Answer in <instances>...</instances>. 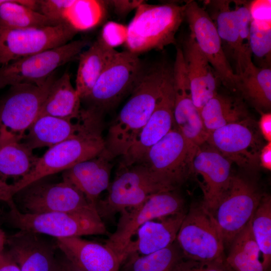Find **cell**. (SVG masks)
Instances as JSON below:
<instances>
[{"instance_id":"cell-1","label":"cell","mask_w":271,"mask_h":271,"mask_svg":"<svg viewBox=\"0 0 271 271\" xmlns=\"http://www.w3.org/2000/svg\"><path fill=\"white\" fill-rule=\"evenodd\" d=\"M172 76V70L164 65L145 70L104 140L105 149L113 158L126 154L154 112Z\"/></svg>"},{"instance_id":"cell-2","label":"cell","mask_w":271,"mask_h":271,"mask_svg":"<svg viewBox=\"0 0 271 271\" xmlns=\"http://www.w3.org/2000/svg\"><path fill=\"white\" fill-rule=\"evenodd\" d=\"M102 122L95 124L77 136L53 146L38 160L26 176L12 184L0 183V200L8 202L28 185L90 159L105 148Z\"/></svg>"},{"instance_id":"cell-3","label":"cell","mask_w":271,"mask_h":271,"mask_svg":"<svg viewBox=\"0 0 271 271\" xmlns=\"http://www.w3.org/2000/svg\"><path fill=\"white\" fill-rule=\"evenodd\" d=\"M184 12L185 5L141 4L126 29V50L139 55L175 44Z\"/></svg>"},{"instance_id":"cell-4","label":"cell","mask_w":271,"mask_h":271,"mask_svg":"<svg viewBox=\"0 0 271 271\" xmlns=\"http://www.w3.org/2000/svg\"><path fill=\"white\" fill-rule=\"evenodd\" d=\"M10 208L7 217L19 230L28 231L55 238L81 237L110 233L96 209L72 212L25 213L19 211L13 200L7 202Z\"/></svg>"},{"instance_id":"cell-5","label":"cell","mask_w":271,"mask_h":271,"mask_svg":"<svg viewBox=\"0 0 271 271\" xmlns=\"http://www.w3.org/2000/svg\"><path fill=\"white\" fill-rule=\"evenodd\" d=\"M196 152L173 126L148 150L139 164L148 169L164 190L173 191L192 173V162Z\"/></svg>"},{"instance_id":"cell-6","label":"cell","mask_w":271,"mask_h":271,"mask_svg":"<svg viewBox=\"0 0 271 271\" xmlns=\"http://www.w3.org/2000/svg\"><path fill=\"white\" fill-rule=\"evenodd\" d=\"M55 79L53 73L41 85L21 83L11 86L0 101V134L21 141L39 116Z\"/></svg>"},{"instance_id":"cell-7","label":"cell","mask_w":271,"mask_h":271,"mask_svg":"<svg viewBox=\"0 0 271 271\" xmlns=\"http://www.w3.org/2000/svg\"><path fill=\"white\" fill-rule=\"evenodd\" d=\"M107 189V195L99 199L95 206L102 220L141 204L155 193L166 191L142 164H120L116 177Z\"/></svg>"},{"instance_id":"cell-8","label":"cell","mask_w":271,"mask_h":271,"mask_svg":"<svg viewBox=\"0 0 271 271\" xmlns=\"http://www.w3.org/2000/svg\"><path fill=\"white\" fill-rule=\"evenodd\" d=\"M144 71L139 55L127 50L118 52L83 100L88 102V108L102 114L132 91Z\"/></svg>"},{"instance_id":"cell-9","label":"cell","mask_w":271,"mask_h":271,"mask_svg":"<svg viewBox=\"0 0 271 271\" xmlns=\"http://www.w3.org/2000/svg\"><path fill=\"white\" fill-rule=\"evenodd\" d=\"M88 44L86 39L76 40L2 65L0 89L21 83L43 84L57 68L75 58Z\"/></svg>"},{"instance_id":"cell-10","label":"cell","mask_w":271,"mask_h":271,"mask_svg":"<svg viewBox=\"0 0 271 271\" xmlns=\"http://www.w3.org/2000/svg\"><path fill=\"white\" fill-rule=\"evenodd\" d=\"M176 241L184 257L201 261L224 260L220 231L213 215L201 204L185 214Z\"/></svg>"},{"instance_id":"cell-11","label":"cell","mask_w":271,"mask_h":271,"mask_svg":"<svg viewBox=\"0 0 271 271\" xmlns=\"http://www.w3.org/2000/svg\"><path fill=\"white\" fill-rule=\"evenodd\" d=\"M18 209L25 213L72 212L95 209L85 196L68 182L36 181L18 192L13 197Z\"/></svg>"},{"instance_id":"cell-12","label":"cell","mask_w":271,"mask_h":271,"mask_svg":"<svg viewBox=\"0 0 271 271\" xmlns=\"http://www.w3.org/2000/svg\"><path fill=\"white\" fill-rule=\"evenodd\" d=\"M263 195L252 181L232 175L228 189L212 214L224 245H230L249 223Z\"/></svg>"},{"instance_id":"cell-13","label":"cell","mask_w":271,"mask_h":271,"mask_svg":"<svg viewBox=\"0 0 271 271\" xmlns=\"http://www.w3.org/2000/svg\"><path fill=\"white\" fill-rule=\"evenodd\" d=\"M78 30L63 23L23 29L0 27V64L9 63L69 43Z\"/></svg>"},{"instance_id":"cell-14","label":"cell","mask_w":271,"mask_h":271,"mask_svg":"<svg viewBox=\"0 0 271 271\" xmlns=\"http://www.w3.org/2000/svg\"><path fill=\"white\" fill-rule=\"evenodd\" d=\"M184 200L175 190L155 193L141 204L119 213L116 230L105 244L121 263L125 249L140 227L149 221L184 212Z\"/></svg>"},{"instance_id":"cell-15","label":"cell","mask_w":271,"mask_h":271,"mask_svg":"<svg viewBox=\"0 0 271 271\" xmlns=\"http://www.w3.org/2000/svg\"><path fill=\"white\" fill-rule=\"evenodd\" d=\"M184 13L190 34L207 58L218 79L228 88L237 89L239 77L233 71L225 54L221 39L210 15L194 1L185 3Z\"/></svg>"},{"instance_id":"cell-16","label":"cell","mask_w":271,"mask_h":271,"mask_svg":"<svg viewBox=\"0 0 271 271\" xmlns=\"http://www.w3.org/2000/svg\"><path fill=\"white\" fill-rule=\"evenodd\" d=\"M174 92V126L196 151L206 144L209 134L191 95L182 51L177 50L172 69Z\"/></svg>"},{"instance_id":"cell-17","label":"cell","mask_w":271,"mask_h":271,"mask_svg":"<svg viewBox=\"0 0 271 271\" xmlns=\"http://www.w3.org/2000/svg\"><path fill=\"white\" fill-rule=\"evenodd\" d=\"M206 143L231 162L253 168L262 147L258 133L248 119L226 124L209 134Z\"/></svg>"},{"instance_id":"cell-18","label":"cell","mask_w":271,"mask_h":271,"mask_svg":"<svg viewBox=\"0 0 271 271\" xmlns=\"http://www.w3.org/2000/svg\"><path fill=\"white\" fill-rule=\"evenodd\" d=\"M7 250L20 271H59V253L56 238L19 230L7 236Z\"/></svg>"},{"instance_id":"cell-19","label":"cell","mask_w":271,"mask_h":271,"mask_svg":"<svg viewBox=\"0 0 271 271\" xmlns=\"http://www.w3.org/2000/svg\"><path fill=\"white\" fill-rule=\"evenodd\" d=\"M231 161L207 143L197 150L192 162V172L202 178L201 205L213 214L230 185Z\"/></svg>"},{"instance_id":"cell-20","label":"cell","mask_w":271,"mask_h":271,"mask_svg":"<svg viewBox=\"0 0 271 271\" xmlns=\"http://www.w3.org/2000/svg\"><path fill=\"white\" fill-rule=\"evenodd\" d=\"M101 115L86 108L81 109V116L77 119L39 116L28 130L23 143L33 151L45 147L50 148L101 122Z\"/></svg>"},{"instance_id":"cell-21","label":"cell","mask_w":271,"mask_h":271,"mask_svg":"<svg viewBox=\"0 0 271 271\" xmlns=\"http://www.w3.org/2000/svg\"><path fill=\"white\" fill-rule=\"evenodd\" d=\"M174 102L172 76L154 112L122 157L123 160L120 164L129 166L140 163L148 150L173 128Z\"/></svg>"},{"instance_id":"cell-22","label":"cell","mask_w":271,"mask_h":271,"mask_svg":"<svg viewBox=\"0 0 271 271\" xmlns=\"http://www.w3.org/2000/svg\"><path fill=\"white\" fill-rule=\"evenodd\" d=\"M113 158L105 148L96 156L63 172L62 180L77 188L95 208L100 195L109 186Z\"/></svg>"},{"instance_id":"cell-23","label":"cell","mask_w":271,"mask_h":271,"mask_svg":"<svg viewBox=\"0 0 271 271\" xmlns=\"http://www.w3.org/2000/svg\"><path fill=\"white\" fill-rule=\"evenodd\" d=\"M182 50L192 99L200 112L203 106L217 93L219 79L191 34L184 42Z\"/></svg>"},{"instance_id":"cell-24","label":"cell","mask_w":271,"mask_h":271,"mask_svg":"<svg viewBox=\"0 0 271 271\" xmlns=\"http://www.w3.org/2000/svg\"><path fill=\"white\" fill-rule=\"evenodd\" d=\"M185 214L184 211L158 218L149 221L140 227L125 249L121 263L131 254L146 255L172 244L176 240Z\"/></svg>"},{"instance_id":"cell-25","label":"cell","mask_w":271,"mask_h":271,"mask_svg":"<svg viewBox=\"0 0 271 271\" xmlns=\"http://www.w3.org/2000/svg\"><path fill=\"white\" fill-rule=\"evenodd\" d=\"M59 250L84 271H119L121 262L105 244L81 237L56 238Z\"/></svg>"},{"instance_id":"cell-26","label":"cell","mask_w":271,"mask_h":271,"mask_svg":"<svg viewBox=\"0 0 271 271\" xmlns=\"http://www.w3.org/2000/svg\"><path fill=\"white\" fill-rule=\"evenodd\" d=\"M103 36L79 55L75 89L81 100L89 93L98 78L118 53Z\"/></svg>"},{"instance_id":"cell-27","label":"cell","mask_w":271,"mask_h":271,"mask_svg":"<svg viewBox=\"0 0 271 271\" xmlns=\"http://www.w3.org/2000/svg\"><path fill=\"white\" fill-rule=\"evenodd\" d=\"M39 157L25 144L13 137L0 134V182L7 178L15 182L28 174Z\"/></svg>"},{"instance_id":"cell-28","label":"cell","mask_w":271,"mask_h":271,"mask_svg":"<svg viewBox=\"0 0 271 271\" xmlns=\"http://www.w3.org/2000/svg\"><path fill=\"white\" fill-rule=\"evenodd\" d=\"M81 98L72 85L70 75L65 73L54 81L39 116L49 115L71 119L81 116Z\"/></svg>"},{"instance_id":"cell-29","label":"cell","mask_w":271,"mask_h":271,"mask_svg":"<svg viewBox=\"0 0 271 271\" xmlns=\"http://www.w3.org/2000/svg\"><path fill=\"white\" fill-rule=\"evenodd\" d=\"M38 5L39 1L35 0H6L0 5V27L23 29L57 25L38 11Z\"/></svg>"},{"instance_id":"cell-30","label":"cell","mask_w":271,"mask_h":271,"mask_svg":"<svg viewBox=\"0 0 271 271\" xmlns=\"http://www.w3.org/2000/svg\"><path fill=\"white\" fill-rule=\"evenodd\" d=\"M200 112L208 134L226 124L247 119L246 110L241 102L217 93L203 106Z\"/></svg>"},{"instance_id":"cell-31","label":"cell","mask_w":271,"mask_h":271,"mask_svg":"<svg viewBox=\"0 0 271 271\" xmlns=\"http://www.w3.org/2000/svg\"><path fill=\"white\" fill-rule=\"evenodd\" d=\"M230 245L226 259L230 267L236 271H264L259 259L260 251L252 233L251 220Z\"/></svg>"},{"instance_id":"cell-32","label":"cell","mask_w":271,"mask_h":271,"mask_svg":"<svg viewBox=\"0 0 271 271\" xmlns=\"http://www.w3.org/2000/svg\"><path fill=\"white\" fill-rule=\"evenodd\" d=\"M237 89L256 107L269 109L271 106V70L254 64L238 76Z\"/></svg>"},{"instance_id":"cell-33","label":"cell","mask_w":271,"mask_h":271,"mask_svg":"<svg viewBox=\"0 0 271 271\" xmlns=\"http://www.w3.org/2000/svg\"><path fill=\"white\" fill-rule=\"evenodd\" d=\"M183 257L175 240L168 247L150 254L128 255L121 263L119 271H171Z\"/></svg>"},{"instance_id":"cell-34","label":"cell","mask_w":271,"mask_h":271,"mask_svg":"<svg viewBox=\"0 0 271 271\" xmlns=\"http://www.w3.org/2000/svg\"><path fill=\"white\" fill-rule=\"evenodd\" d=\"M211 3L215 10L214 23L223 48L225 46L228 49L226 52H229L236 60L238 53L239 34L234 9L231 8V2L228 1H215Z\"/></svg>"},{"instance_id":"cell-35","label":"cell","mask_w":271,"mask_h":271,"mask_svg":"<svg viewBox=\"0 0 271 271\" xmlns=\"http://www.w3.org/2000/svg\"><path fill=\"white\" fill-rule=\"evenodd\" d=\"M251 227L255 241L261 253V264L267 271L271 262V197L263 194L251 219Z\"/></svg>"},{"instance_id":"cell-36","label":"cell","mask_w":271,"mask_h":271,"mask_svg":"<svg viewBox=\"0 0 271 271\" xmlns=\"http://www.w3.org/2000/svg\"><path fill=\"white\" fill-rule=\"evenodd\" d=\"M239 34L238 53L236 59V73L239 76L253 63L249 45V32L251 21L250 4L234 2Z\"/></svg>"},{"instance_id":"cell-37","label":"cell","mask_w":271,"mask_h":271,"mask_svg":"<svg viewBox=\"0 0 271 271\" xmlns=\"http://www.w3.org/2000/svg\"><path fill=\"white\" fill-rule=\"evenodd\" d=\"M249 45L252 54L268 60L271 52L270 22L251 19L249 32Z\"/></svg>"},{"instance_id":"cell-38","label":"cell","mask_w":271,"mask_h":271,"mask_svg":"<svg viewBox=\"0 0 271 271\" xmlns=\"http://www.w3.org/2000/svg\"><path fill=\"white\" fill-rule=\"evenodd\" d=\"M229 267L224 260L201 261L183 257L171 271H230Z\"/></svg>"},{"instance_id":"cell-39","label":"cell","mask_w":271,"mask_h":271,"mask_svg":"<svg viewBox=\"0 0 271 271\" xmlns=\"http://www.w3.org/2000/svg\"><path fill=\"white\" fill-rule=\"evenodd\" d=\"M251 19L270 22V1H256L250 3Z\"/></svg>"},{"instance_id":"cell-40","label":"cell","mask_w":271,"mask_h":271,"mask_svg":"<svg viewBox=\"0 0 271 271\" xmlns=\"http://www.w3.org/2000/svg\"><path fill=\"white\" fill-rule=\"evenodd\" d=\"M143 3L141 1H112L109 3L112 4L117 14L123 15L131 10L137 9Z\"/></svg>"},{"instance_id":"cell-41","label":"cell","mask_w":271,"mask_h":271,"mask_svg":"<svg viewBox=\"0 0 271 271\" xmlns=\"http://www.w3.org/2000/svg\"><path fill=\"white\" fill-rule=\"evenodd\" d=\"M258 126L260 134L267 142H271V113H262L258 121Z\"/></svg>"},{"instance_id":"cell-42","label":"cell","mask_w":271,"mask_h":271,"mask_svg":"<svg viewBox=\"0 0 271 271\" xmlns=\"http://www.w3.org/2000/svg\"><path fill=\"white\" fill-rule=\"evenodd\" d=\"M0 271H20L16 262L5 249L0 252Z\"/></svg>"},{"instance_id":"cell-43","label":"cell","mask_w":271,"mask_h":271,"mask_svg":"<svg viewBox=\"0 0 271 271\" xmlns=\"http://www.w3.org/2000/svg\"><path fill=\"white\" fill-rule=\"evenodd\" d=\"M258 161L261 167L271 170V142H267L261 148L258 156Z\"/></svg>"},{"instance_id":"cell-44","label":"cell","mask_w":271,"mask_h":271,"mask_svg":"<svg viewBox=\"0 0 271 271\" xmlns=\"http://www.w3.org/2000/svg\"><path fill=\"white\" fill-rule=\"evenodd\" d=\"M59 263V271H84L70 260L60 250Z\"/></svg>"},{"instance_id":"cell-45","label":"cell","mask_w":271,"mask_h":271,"mask_svg":"<svg viewBox=\"0 0 271 271\" xmlns=\"http://www.w3.org/2000/svg\"><path fill=\"white\" fill-rule=\"evenodd\" d=\"M7 236L5 232L0 228V252L5 249Z\"/></svg>"},{"instance_id":"cell-46","label":"cell","mask_w":271,"mask_h":271,"mask_svg":"<svg viewBox=\"0 0 271 271\" xmlns=\"http://www.w3.org/2000/svg\"><path fill=\"white\" fill-rule=\"evenodd\" d=\"M6 1V0H0V5L5 3Z\"/></svg>"}]
</instances>
